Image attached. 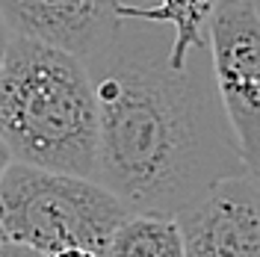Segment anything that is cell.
<instances>
[{
	"mask_svg": "<svg viewBox=\"0 0 260 257\" xmlns=\"http://www.w3.org/2000/svg\"><path fill=\"white\" fill-rule=\"evenodd\" d=\"M186 257H260V183L228 175L175 216Z\"/></svg>",
	"mask_w": 260,
	"mask_h": 257,
	"instance_id": "obj_6",
	"label": "cell"
},
{
	"mask_svg": "<svg viewBox=\"0 0 260 257\" xmlns=\"http://www.w3.org/2000/svg\"><path fill=\"white\" fill-rule=\"evenodd\" d=\"M210 56L219 101L245 172L260 183V12L251 0H216Z\"/></svg>",
	"mask_w": 260,
	"mask_h": 257,
	"instance_id": "obj_4",
	"label": "cell"
},
{
	"mask_svg": "<svg viewBox=\"0 0 260 257\" xmlns=\"http://www.w3.org/2000/svg\"><path fill=\"white\" fill-rule=\"evenodd\" d=\"M216 0H160L157 9H133L124 6V18H142V21H160L175 30V45H172V62L183 65L189 50L198 45H210L207 36V21H210Z\"/></svg>",
	"mask_w": 260,
	"mask_h": 257,
	"instance_id": "obj_8",
	"label": "cell"
},
{
	"mask_svg": "<svg viewBox=\"0 0 260 257\" xmlns=\"http://www.w3.org/2000/svg\"><path fill=\"white\" fill-rule=\"evenodd\" d=\"M0 257H45L39 251H32L21 242H12V240H0Z\"/></svg>",
	"mask_w": 260,
	"mask_h": 257,
	"instance_id": "obj_9",
	"label": "cell"
},
{
	"mask_svg": "<svg viewBox=\"0 0 260 257\" xmlns=\"http://www.w3.org/2000/svg\"><path fill=\"white\" fill-rule=\"evenodd\" d=\"M0 139L18 163L95 177L98 101L86 62L9 36L0 62Z\"/></svg>",
	"mask_w": 260,
	"mask_h": 257,
	"instance_id": "obj_2",
	"label": "cell"
},
{
	"mask_svg": "<svg viewBox=\"0 0 260 257\" xmlns=\"http://www.w3.org/2000/svg\"><path fill=\"white\" fill-rule=\"evenodd\" d=\"M9 163H12V151L6 148V142L0 139V177H3V172L9 169Z\"/></svg>",
	"mask_w": 260,
	"mask_h": 257,
	"instance_id": "obj_11",
	"label": "cell"
},
{
	"mask_svg": "<svg viewBox=\"0 0 260 257\" xmlns=\"http://www.w3.org/2000/svg\"><path fill=\"white\" fill-rule=\"evenodd\" d=\"M104 257H186V251L175 219L133 213L118 225Z\"/></svg>",
	"mask_w": 260,
	"mask_h": 257,
	"instance_id": "obj_7",
	"label": "cell"
},
{
	"mask_svg": "<svg viewBox=\"0 0 260 257\" xmlns=\"http://www.w3.org/2000/svg\"><path fill=\"white\" fill-rule=\"evenodd\" d=\"M175 30L124 18L113 48L89 74L98 101L95 180L133 213L175 219L216 180L243 175L216 77L172 62ZM248 175V172H245Z\"/></svg>",
	"mask_w": 260,
	"mask_h": 257,
	"instance_id": "obj_1",
	"label": "cell"
},
{
	"mask_svg": "<svg viewBox=\"0 0 260 257\" xmlns=\"http://www.w3.org/2000/svg\"><path fill=\"white\" fill-rule=\"evenodd\" d=\"M118 0H0L9 36H24L77 56L86 68L113 48L124 27Z\"/></svg>",
	"mask_w": 260,
	"mask_h": 257,
	"instance_id": "obj_5",
	"label": "cell"
},
{
	"mask_svg": "<svg viewBox=\"0 0 260 257\" xmlns=\"http://www.w3.org/2000/svg\"><path fill=\"white\" fill-rule=\"evenodd\" d=\"M50 257H98L95 251H89V248H62V251H56V254Z\"/></svg>",
	"mask_w": 260,
	"mask_h": 257,
	"instance_id": "obj_10",
	"label": "cell"
},
{
	"mask_svg": "<svg viewBox=\"0 0 260 257\" xmlns=\"http://www.w3.org/2000/svg\"><path fill=\"white\" fill-rule=\"evenodd\" d=\"M6 45H9V30H6V24H3V18H0V62H3Z\"/></svg>",
	"mask_w": 260,
	"mask_h": 257,
	"instance_id": "obj_12",
	"label": "cell"
},
{
	"mask_svg": "<svg viewBox=\"0 0 260 257\" xmlns=\"http://www.w3.org/2000/svg\"><path fill=\"white\" fill-rule=\"evenodd\" d=\"M130 210L95 177L65 175L12 160L0 177V237L39 254L89 248L107 254Z\"/></svg>",
	"mask_w": 260,
	"mask_h": 257,
	"instance_id": "obj_3",
	"label": "cell"
}]
</instances>
